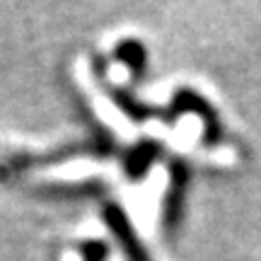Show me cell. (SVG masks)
Wrapping results in <instances>:
<instances>
[{
	"mask_svg": "<svg viewBox=\"0 0 261 261\" xmlns=\"http://www.w3.org/2000/svg\"><path fill=\"white\" fill-rule=\"evenodd\" d=\"M184 114H194L198 116V121L203 126V143L205 145H215L223 140V123L218 119V114L211 104L205 102L203 97L194 90H179L174 94V99L169 104L167 112H160L158 119H162L165 123H174L179 116Z\"/></svg>",
	"mask_w": 261,
	"mask_h": 261,
	"instance_id": "1",
	"label": "cell"
},
{
	"mask_svg": "<svg viewBox=\"0 0 261 261\" xmlns=\"http://www.w3.org/2000/svg\"><path fill=\"white\" fill-rule=\"evenodd\" d=\"M102 218H104V223L109 225V230L114 232L116 242L121 244L126 259L128 261H152L148 256V249L140 244L138 234H136V230H133V225H130V220H128V215L123 213L121 205L107 203L104 205Z\"/></svg>",
	"mask_w": 261,
	"mask_h": 261,
	"instance_id": "2",
	"label": "cell"
},
{
	"mask_svg": "<svg viewBox=\"0 0 261 261\" xmlns=\"http://www.w3.org/2000/svg\"><path fill=\"white\" fill-rule=\"evenodd\" d=\"M169 187L162 201V227L167 232H174L184 211V194H187V184H189V167L184 162H172L169 167Z\"/></svg>",
	"mask_w": 261,
	"mask_h": 261,
	"instance_id": "3",
	"label": "cell"
},
{
	"mask_svg": "<svg viewBox=\"0 0 261 261\" xmlns=\"http://www.w3.org/2000/svg\"><path fill=\"white\" fill-rule=\"evenodd\" d=\"M97 77H99V75H97ZM99 83H102L104 92H109L112 102L128 116L130 121L143 123V121H148V119H155V116H158V109H152V107H148V104L138 102V99L130 97L126 90H121V87H116V85H112V83H104L102 77H99Z\"/></svg>",
	"mask_w": 261,
	"mask_h": 261,
	"instance_id": "4",
	"label": "cell"
},
{
	"mask_svg": "<svg viewBox=\"0 0 261 261\" xmlns=\"http://www.w3.org/2000/svg\"><path fill=\"white\" fill-rule=\"evenodd\" d=\"M158 155H160V145L155 140H143V143H138V145L126 155V160H123V169H126L128 179L138 181L140 177H145V172H148L150 165L158 160Z\"/></svg>",
	"mask_w": 261,
	"mask_h": 261,
	"instance_id": "5",
	"label": "cell"
},
{
	"mask_svg": "<svg viewBox=\"0 0 261 261\" xmlns=\"http://www.w3.org/2000/svg\"><path fill=\"white\" fill-rule=\"evenodd\" d=\"M116 61L123 63L130 70L133 80H140L145 68H148V51L140 44L138 39H123L116 46Z\"/></svg>",
	"mask_w": 261,
	"mask_h": 261,
	"instance_id": "6",
	"label": "cell"
},
{
	"mask_svg": "<svg viewBox=\"0 0 261 261\" xmlns=\"http://www.w3.org/2000/svg\"><path fill=\"white\" fill-rule=\"evenodd\" d=\"M80 256L83 261H104L107 259V247L99 240H87L80 244Z\"/></svg>",
	"mask_w": 261,
	"mask_h": 261,
	"instance_id": "7",
	"label": "cell"
}]
</instances>
